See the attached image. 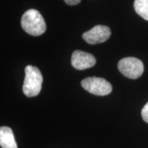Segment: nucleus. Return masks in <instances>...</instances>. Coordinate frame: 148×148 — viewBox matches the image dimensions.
Returning a JSON list of instances; mask_svg holds the SVG:
<instances>
[{
	"label": "nucleus",
	"mask_w": 148,
	"mask_h": 148,
	"mask_svg": "<svg viewBox=\"0 0 148 148\" xmlns=\"http://www.w3.org/2000/svg\"><path fill=\"white\" fill-rule=\"evenodd\" d=\"M81 85L88 92L99 96L108 95L112 90L110 83L101 77H86L81 82Z\"/></svg>",
	"instance_id": "20e7f679"
},
{
	"label": "nucleus",
	"mask_w": 148,
	"mask_h": 148,
	"mask_svg": "<svg viewBox=\"0 0 148 148\" xmlns=\"http://www.w3.org/2000/svg\"><path fill=\"white\" fill-rule=\"evenodd\" d=\"M134 8L138 15L148 21V0H135Z\"/></svg>",
	"instance_id": "6e6552de"
},
{
	"label": "nucleus",
	"mask_w": 148,
	"mask_h": 148,
	"mask_svg": "<svg viewBox=\"0 0 148 148\" xmlns=\"http://www.w3.org/2000/svg\"><path fill=\"white\" fill-rule=\"evenodd\" d=\"M0 145L1 148H17V145L10 127L2 126L0 128Z\"/></svg>",
	"instance_id": "0eeeda50"
},
{
	"label": "nucleus",
	"mask_w": 148,
	"mask_h": 148,
	"mask_svg": "<svg viewBox=\"0 0 148 148\" xmlns=\"http://www.w3.org/2000/svg\"><path fill=\"white\" fill-rule=\"evenodd\" d=\"M64 1L66 4L70 5H74L78 4V3H80L81 0H64Z\"/></svg>",
	"instance_id": "9d476101"
},
{
	"label": "nucleus",
	"mask_w": 148,
	"mask_h": 148,
	"mask_svg": "<svg viewBox=\"0 0 148 148\" xmlns=\"http://www.w3.org/2000/svg\"><path fill=\"white\" fill-rule=\"evenodd\" d=\"M141 115L143 119L146 123H148V102L144 106L141 110Z\"/></svg>",
	"instance_id": "1a4fd4ad"
},
{
	"label": "nucleus",
	"mask_w": 148,
	"mask_h": 148,
	"mask_svg": "<svg viewBox=\"0 0 148 148\" xmlns=\"http://www.w3.org/2000/svg\"><path fill=\"white\" fill-rule=\"evenodd\" d=\"M71 61L72 66L78 70L88 69L96 64L94 56L80 50H76L72 53Z\"/></svg>",
	"instance_id": "423d86ee"
},
{
	"label": "nucleus",
	"mask_w": 148,
	"mask_h": 148,
	"mask_svg": "<svg viewBox=\"0 0 148 148\" xmlns=\"http://www.w3.org/2000/svg\"><path fill=\"white\" fill-rule=\"evenodd\" d=\"M23 92L27 97H32L38 95L41 90L42 76L38 67L32 65L26 66L25 69Z\"/></svg>",
	"instance_id": "f03ea898"
},
{
	"label": "nucleus",
	"mask_w": 148,
	"mask_h": 148,
	"mask_svg": "<svg viewBox=\"0 0 148 148\" xmlns=\"http://www.w3.org/2000/svg\"><path fill=\"white\" fill-rule=\"evenodd\" d=\"M21 24L22 28L32 36H40L46 30L45 20L41 14L35 9H29L23 14Z\"/></svg>",
	"instance_id": "f257e3e1"
},
{
	"label": "nucleus",
	"mask_w": 148,
	"mask_h": 148,
	"mask_svg": "<svg viewBox=\"0 0 148 148\" xmlns=\"http://www.w3.org/2000/svg\"><path fill=\"white\" fill-rule=\"evenodd\" d=\"M110 29L106 25H97L82 34L85 41L91 45L105 42L110 36Z\"/></svg>",
	"instance_id": "39448f33"
},
{
	"label": "nucleus",
	"mask_w": 148,
	"mask_h": 148,
	"mask_svg": "<svg viewBox=\"0 0 148 148\" xmlns=\"http://www.w3.org/2000/svg\"><path fill=\"white\" fill-rule=\"evenodd\" d=\"M118 69L124 76L130 79H137L143 74L144 66L139 59L127 57L119 60Z\"/></svg>",
	"instance_id": "7ed1b4c3"
}]
</instances>
